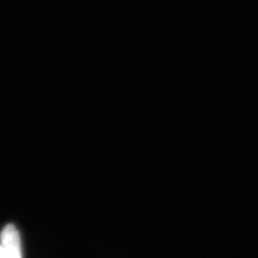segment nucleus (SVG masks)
<instances>
[{"instance_id":"nucleus-1","label":"nucleus","mask_w":258,"mask_h":258,"mask_svg":"<svg viewBox=\"0 0 258 258\" xmlns=\"http://www.w3.org/2000/svg\"><path fill=\"white\" fill-rule=\"evenodd\" d=\"M0 239L1 246L5 249L7 257L19 258L21 256L19 232L15 226H6L1 232Z\"/></svg>"},{"instance_id":"nucleus-2","label":"nucleus","mask_w":258,"mask_h":258,"mask_svg":"<svg viewBox=\"0 0 258 258\" xmlns=\"http://www.w3.org/2000/svg\"><path fill=\"white\" fill-rule=\"evenodd\" d=\"M2 257H7L6 256V252H5V249L4 248L0 245V258Z\"/></svg>"}]
</instances>
